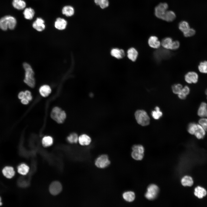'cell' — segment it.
I'll list each match as a JSON object with an SVG mask.
<instances>
[{
	"label": "cell",
	"mask_w": 207,
	"mask_h": 207,
	"mask_svg": "<svg viewBox=\"0 0 207 207\" xmlns=\"http://www.w3.org/2000/svg\"><path fill=\"white\" fill-rule=\"evenodd\" d=\"M168 8V4L166 3H159L155 8L154 14L158 18L163 20L165 13Z\"/></svg>",
	"instance_id": "6"
},
{
	"label": "cell",
	"mask_w": 207,
	"mask_h": 207,
	"mask_svg": "<svg viewBox=\"0 0 207 207\" xmlns=\"http://www.w3.org/2000/svg\"><path fill=\"white\" fill-rule=\"evenodd\" d=\"M183 87L182 85L180 84H174L172 87V92L174 94H178L181 92Z\"/></svg>",
	"instance_id": "39"
},
{
	"label": "cell",
	"mask_w": 207,
	"mask_h": 207,
	"mask_svg": "<svg viewBox=\"0 0 207 207\" xmlns=\"http://www.w3.org/2000/svg\"><path fill=\"white\" fill-rule=\"evenodd\" d=\"M63 14L66 16L70 17L74 14V8L70 5H66L64 6L62 10Z\"/></svg>",
	"instance_id": "24"
},
{
	"label": "cell",
	"mask_w": 207,
	"mask_h": 207,
	"mask_svg": "<svg viewBox=\"0 0 207 207\" xmlns=\"http://www.w3.org/2000/svg\"><path fill=\"white\" fill-rule=\"evenodd\" d=\"M18 97L20 99H21L25 97L24 91H22L20 92L18 94Z\"/></svg>",
	"instance_id": "45"
},
{
	"label": "cell",
	"mask_w": 207,
	"mask_h": 207,
	"mask_svg": "<svg viewBox=\"0 0 207 207\" xmlns=\"http://www.w3.org/2000/svg\"><path fill=\"white\" fill-rule=\"evenodd\" d=\"M2 205V203L1 202V198L0 197V206Z\"/></svg>",
	"instance_id": "47"
},
{
	"label": "cell",
	"mask_w": 207,
	"mask_h": 207,
	"mask_svg": "<svg viewBox=\"0 0 207 207\" xmlns=\"http://www.w3.org/2000/svg\"><path fill=\"white\" fill-rule=\"evenodd\" d=\"M94 2L102 9L107 8L109 5L108 0H94Z\"/></svg>",
	"instance_id": "34"
},
{
	"label": "cell",
	"mask_w": 207,
	"mask_h": 207,
	"mask_svg": "<svg viewBox=\"0 0 207 207\" xmlns=\"http://www.w3.org/2000/svg\"><path fill=\"white\" fill-rule=\"evenodd\" d=\"M198 127V124L194 122L190 123L187 126V131L190 134L194 135Z\"/></svg>",
	"instance_id": "32"
},
{
	"label": "cell",
	"mask_w": 207,
	"mask_h": 207,
	"mask_svg": "<svg viewBox=\"0 0 207 207\" xmlns=\"http://www.w3.org/2000/svg\"><path fill=\"white\" fill-rule=\"evenodd\" d=\"M131 156L132 158L135 160H141L143 158L144 153L137 151L132 150Z\"/></svg>",
	"instance_id": "35"
},
{
	"label": "cell",
	"mask_w": 207,
	"mask_h": 207,
	"mask_svg": "<svg viewBox=\"0 0 207 207\" xmlns=\"http://www.w3.org/2000/svg\"><path fill=\"white\" fill-rule=\"evenodd\" d=\"M155 59L158 61L168 59L171 56V53L168 49H160L155 51L154 53Z\"/></svg>",
	"instance_id": "7"
},
{
	"label": "cell",
	"mask_w": 207,
	"mask_h": 207,
	"mask_svg": "<svg viewBox=\"0 0 207 207\" xmlns=\"http://www.w3.org/2000/svg\"><path fill=\"white\" fill-rule=\"evenodd\" d=\"M152 115L154 119L158 120L162 116V113L160 111L159 108L156 106L155 107V110L152 111Z\"/></svg>",
	"instance_id": "33"
},
{
	"label": "cell",
	"mask_w": 207,
	"mask_h": 207,
	"mask_svg": "<svg viewBox=\"0 0 207 207\" xmlns=\"http://www.w3.org/2000/svg\"><path fill=\"white\" fill-rule=\"evenodd\" d=\"M78 137L77 135L75 133L70 134L67 137V140L70 143H76L78 141Z\"/></svg>",
	"instance_id": "37"
},
{
	"label": "cell",
	"mask_w": 207,
	"mask_h": 207,
	"mask_svg": "<svg viewBox=\"0 0 207 207\" xmlns=\"http://www.w3.org/2000/svg\"><path fill=\"white\" fill-rule=\"evenodd\" d=\"M159 191L158 187L155 184H152L147 187L145 197L147 199L152 200L157 197Z\"/></svg>",
	"instance_id": "5"
},
{
	"label": "cell",
	"mask_w": 207,
	"mask_h": 207,
	"mask_svg": "<svg viewBox=\"0 0 207 207\" xmlns=\"http://www.w3.org/2000/svg\"><path fill=\"white\" fill-rule=\"evenodd\" d=\"M32 26L34 28L39 32L43 31L45 28L44 20L39 17L37 18L33 22Z\"/></svg>",
	"instance_id": "10"
},
{
	"label": "cell",
	"mask_w": 207,
	"mask_h": 207,
	"mask_svg": "<svg viewBox=\"0 0 207 207\" xmlns=\"http://www.w3.org/2000/svg\"><path fill=\"white\" fill-rule=\"evenodd\" d=\"M29 101L26 98H24L21 99V103L24 105L28 104L29 103Z\"/></svg>",
	"instance_id": "46"
},
{
	"label": "cell",
	"mask_w": 207,
	"mask_h": 207,
	"mask_svg": "<svg viewBox=\"0 0 207 207\" xmlns=\"http://www.w3.org/2000/svg\"><path fill=\"white\" fill-rule=\"evenodd\" d=\"M180 46V43L178 41H173L171 49L176 50L178 49Z\"/></svg>",
	"instance_id": "43"
},
{
	"label": "cell",
	"mask_w": 207,
	"mask_h": 207,
	"mask_svg": "<svg viewBox=\"0 0 207 207\" xmlns=\"http://www.w3.org/2000/svg\"><path fill=\"white\" fill-rule=\"evenodd\" d=\"M12 5L14 8L19 10L24 9L26 5L25 2L23 0H13Z\"/></svg>",
	"instance_id": "27"
},
{
	"label": "cell",
	"mask_w": 207,
	"mask_h": 207,
	"mask_svg": "<svg viewBox=\"0 0 207 207\" xmlns=\"http://www.w3.org/2000/svg\"><path fill=\"white\" fill-rule=\"evenodd\" d=\"M198 115L201 118H207V103L204 102L200 104L197 112Z\"/></svg>",
	"instance_id": "12"
},
{
	"label": "cell",
	"mask_w": 207,
	"mask_h": 207,
	"mask_svg": "<svg viewBox=\"0 0 207 207\" xmlns=\"http://www.w3.org/2000/svg\"><path fill=\"white\" fill-rule=\"evenodd\" d=\"M122 197L126 201L131 202L134 200L135 195V193L132 191H128L124 192L122 194Z\"/></svg>",
	"instance_id": "21"
},
{
	"label": "cell",
	"mask_w": 207,
	"mask_h": 207,
	"mask_svg": "<svg viewBox=\"0 0 207 207\" xmlns=\"http://www.w3.org/2000/svg\"><path fill=\"white\" fill-rule=\"evenodd\" d=\"M127 54L128 58L132 61L134 62L137 57L138 53L135 48L131 47L128 50Z\"/></svg>",
	"instance_id": "17"
},
{
	"label": "cell",
	"mask_w": 207,
	"mask_h": 207,
	"mask_svg": "<svg viewBox=\"0 0 207 207\" xmlns=\"http://www.w3.org/2000/svg\"><path fill=\"white\" fill-rule=\"evenodd\" d=\"M132 150H135L144 153V148L141 145H135L132 147Z\"/></svg>",
	"instance_id": "42"
},
{
	"label": "cell",
	"mask_w": 207,
	"mask_h": 207,
	"mask_svg": "<svg viewBox=\"0 0 207 207\" xmlns=\"http://www.w3.org/2000/svg\"><path fill=\"white\" fill-rule=\"evenodd\" d=\"M9 24V16H6L0 19V28L4 30H6Z\"/></svg>",
	"instance_id": "22"
},
{
	"label": "cell",
	"mask_w": 207,
	"mask_h": 207,
	"mask_svg": "<svg viewBox=\"0 0 207 207\" xmlns=\"http://www.w3.org/2000/svg\"><path fill=\"white\" fill-rule=\"evenodd\" d=\"M67 22L65 19L61 18H57L54 23V26L56 28L62 30L65 29L67 26Z\"/></svg>",
	"instance_id": "11"
},
{
	"label": "cell",
	"mask_w": 207,
	"mask_h": 207,
	"mask_svg": "<svg viewBox=\"0 0 207 207\" xmlns=\"http://www.w3.org/2000/svg\"><path fill=\"white\" fill-rule=\"evenodd\" d=\"M148 43L150 47L155 49L158 48L161 44L158 38L155 36H150L148 39Z\"/></svg>",
	"instance_id": "13"
},
{
	"label": "cell",
	"mask_w": 207,
	"mask_h": 207,
	"mask_svg": "<svg viewBox=\"0 0 207 207\" xmlns=\"http://www.w3.org/2000/svg\"><path fill=\"white\" fill-rule=\"evenodd\" d=\"M172 42V39L170 37H166L162 40L161 43L164 48L171 49Z\"/></svg>",
	"instance_id": "26"
},
{
	"label": "cell",
	"mask_w": 207,
	"mask_h": 207,
	"mask_svg": "<svg viewBox=\"0 0 207 207\" xmlns=\"http://www.w3.org/2000/svg\"><path fill=\"white\" fill-rule=\"evenodd\" d=\"M23 67L25 70V77L24 82L31 88H33L35 85V80L34 77V73L31 66L28 63L24 62Z\"/></svg>",
	"instance_id": "1"
},
{
	"label": "cell",
	"mask_w": 207,
	"mask_h": 207,
	"mask_svg": "<svg viewBox=\"0 0 207 207\" xmlns=\"http://www.w3.org/2000/svg\"><path fill=\"white\" fill-rule=\"evenodd\" d=\"M53 140L51 136H47L43 137L42 141L43 145L45 147H48L51 145L53 143Z\"/></svg>",
	"instance_id": "31"
},
{
	"label": "cell",
	"mask_w": 207,
	"mask_h": 207,
	"mask_svg": "<svg viewBox=\"0 0 207 207\" xmlns=\"http://www.w3.org/2000/svg\"><path fill=\"white\" fill-rule=\"evenodd\" d=\"M35 12L34 10L31 7L25 8L23 12L25 18L27 20H31L34 17Z\"/></svg>",
	"instance_id": "25"
},
{
	"label": "cell",
	"mask_w": 207,
	"mask_h": 207,
	"mask_svg": "<svg viewBox=\"0 0 207 207\" xmlns=\"http://www.w3.org/2000/svg\"><path fill=\"white\" fill-rule=\"evenodd\" d=\"M176 17V14L174 12L167 10L165 13L163 20L168 22H171L175 19Z\"/></svg>",
	"instance_id": "28"
},
{
	"label": "cell",
	"mask_w": 207,
	"mask_h": 207,
	"mask_svg": "<svg viewBox=\"0 0 207 207\" xmlns=\"http://www.w3.org/2000/svg\"><path fill=\"white\" fill-rule=\"evenodd\" d=\"M179 28L181 31L183 32L190 28L188 23L187 22L183 21L179 23Z\"/></svg>",
	"instance_id": "36"
},
{
	"label": "cell",
	"mask_w": 207,
	"mask_h": 207,
	"mask_svg": "<svg viewBox=\"0 0 207 207\" xmlns=\"http://www.w3.org/2000/svg\"><path fill=\"white\" fill-rule=\"evenodd\" d=\"M205 93L207 96V89L205 91Z\"/></svg>",
	"instance_id": "48"
},
{
	"label": "cell",
	"mask_w": 207,
	"mask_h": 207,
	"mask_svg": "<svg viewBox=\"0 0 207 207\" xmlns=\"http://www.w3.org/2000/svg\"><path fill=\"white\" fill-rule=\"evenodd\" d=\"M112 55L117 59H121L125 56L124 51L122 49L118 48L112 49L111 51Z\"/></svg>",
	"instance_id": "19"
},
{
	"label": "cell",
	"mask_w": 207,
	"mask_h": 207,
	"mask_svg": "<svg viewBox=\"0 0 207 207\" xmlns=\"http://www.w3.org/2000/svg\"><path fill=\"white\" fill-rule=\"evenodd\" d=\"M198 123L207 132V118H201L199 120Z\"/></svg>",
	"instance_id": "40"
},
{
	"label": "cell",
	"mask_w": 207,
	"mask_h": 207,
	"mask_svg": "<svg viewBox=\"0 0 207 207\" xmlns=\"http://www.w3.org/2000/svg\"><path fill=\"white\" fill-rule=\"evenodd\" d=\"M136 120L138 124L142 126H146L150 123V118L147 112L143 110H138L135 113Z\"/></svg>",
	"instance_id": "3"
},
{
	"label": "cell",
	"mask_w": 207,
	"mask_h": 207,
	"mask_svg": "<svg viewBox=\"0 0 207 207\" xmlns=\"http://www.w3.org/2000/svg\"><path fill=\"white\" fill-rule=\"evenodd\" d=\"M200 72L203 73H207V61H204L200 63L198 67Z\"/></svg>",
	"instance_id": "38"
},
{
	"label": "cell",
	"mask_w": 207,
	"mask_h": 207,
	"mask_svg": "<svg viewBox=\"0 0 207 207\" xmlns=\"http://www.w3.org/2000/svg\"><path fill=\"white\" fill-rule=\"evenodd\" d=\"M39 92L42 96L44 97H47L51 93V89L50 87L48 85H43L40 88Z\"/></svg>",
	"instance_id": "18"
},
{
	"label": "cell",
	"mask_w": 207,
	"mask_h": 207,
	"mask_svg": "<svg viewBox=\"0 0 207 207\" xmlns=\"http://www.w3.org/2000/svg\"><path fill=\"white\" fill-rule=\"evenodd\" d=\"M198 74L194 72H189L185 76V81L189 84L195 83L198 81Z\"/></svg>",
	"instance_id": "9"
},
{
	"label": "cell",
	"mask_w": 207,
	"mask_h": 207,
	"mask_svg": "<svg viewBox=\"0 0 207 207\" xmlns=\"http://www.w3.org/2000/svg\"><path fill=\"white\" fill-rule=\"evenodd\" d=\"M2 172L4 176L8 179H11L13 177L15 173L13 167L8 166L4 167L2 170Z\"/></svg>",
	"instance_id": "14"
},
{
	"label": "cell",
	"mask_w": 207,
	"mask_h": 207,
	"mask_svg": "<svg viewBox=\"0 0 207 207\" xmlns=\"http://www.w3.org/2000/svg\"><path fill=\"white\" fill-rule=\"evenodd\" d=\"M50 116L53 120L59 124L64 122L66 117L65 112L58 107H55L53 108Z\"/></svg>",
	"instance_id": "2"
},
{
	"label": "cell",
	"mask_w": 207,
	"mask_h": 207,
	"mask_svg": "<svg viewBox=\"0 0 207 207\" xmlns=\"http://www.w3.org/2000/svg\"><path fill=\"white\" fill-rule=\"evenodd\" d=\"M181 182L183 186L191 187L193 184V181L191 176L185 175L182 178Z\"/></svg>",
	"instance_id": "23"
},
{
	"label": "cell",
	"mask_w": 207,
	"mask_h": 207,
	"mask_svg": "<svg viewBox=\"0 0 207 207\" xmlns=\"http://www.w3.org/2000/svg\"><path fill=\"white\" fill-rule=\"evenodd\" d=\"M194 194L195 196L200 199L202 198L206 195L207 191L203 187L198 186L194 189Z\"/></svg>",
	"instance_id": "15"
},
{
	"label": "cell",
	"mask_w": 207,
	"mask_h": 207,
	"mask_svg": "<svg viewBox=\"0 0 207 207\" xmlns=\"http://www.w3.org/2000/svg\"><path fill=\"white\" fill-rule=\"evenodd\" d=\"M206 133L205 130L199 124H198L197 129L194 135L195 137L199 139H202L204 138Z\"/></svg>",
	"instance_id": "20"
},
{
	"label": "cell",
	"mask_w": 207,
	"mask_h": 207,
	"mask_svg": "<svg viewBox=\"0 0 207 207\" xmlns=\"http://www.w3.org/2000/svg\"><path fill=\"white\" fill-rule=\"evenodd\" d=\"M25 98H26L29 101H31L32 99V96L31 92L28 90H26L24 91Z\"/></svg>",
	"instance_id": "44"
},
{
	"label": "cell",
	"mask_w": 207,
	"mask_h": 207,
	"mask_svg": "<svg viewBox=\"0 0 207 207\" xmlns=\"http://www.w3.org/2000/svg\"><path fill=\"white\" fill-rule=\"evenodd\" d=\"M190 91L189 87L188 86H185L183 87L181 92L178 94L179 97L182 99H185L189 94Z\"/></svg>",
	"instance_id": "30"
},
{
	"label": "cell",
	"mask_w": 207,
	"mask_h": 207,
	"mask_svg": "<svg viewBox=\"0 0 207 207\" xmlns=\"http://www.w3.org/2000/svg\"><path fill=\"white\" fill-rule=\"evenodd\" d=\"M110 164L108 156L106 154H103L98 157L95 162V166L97 168H103L108 166Z\"/></svg>",
	"instance_id": "4"
},
{
	"label": "cell",
	"mask_w": 207,
	"mask_h": 207,
	"mask_svg": "<svg viewBox=\"0 0 207 207\" xmlns=\"http://www.w3.org/2000/svg\"><path fill=\"white\" fill-rule=\"evenodd\" d=\"M29 170L28 166L24 163L20 164L17 168L18 172L22 175H26L28 172Z\"/></svg>",
	"instance_id": "29"
},
{
	"label": "cell",
	"mask_w": 207,
	"mask_h": 207,
	"mask_svg": "<svg viewBox=\"0 0 207 207\" xmlns=\"http://www.w3.org/2000/svg\"><path fill=\"white\" fill-rule=\"evenodd\" d=\"M91 141V137L86 134H83L78 138V142L80 145L84 146L89 145Z\"/></svg>",
	"instance_id": "16"
},
{
	"label": "cell",
	"mask_w": 207,
	"mask_h": 207,
	"mask_svg": "<svg viewBox=\"0 0 207 207\" xmlns=\"http://www.w3.org/2000/svg\"><path fill=\"white\" fill-rule=\"evenodd\" d=\"M183 33L185 37H189L194 35L195 34V31L193 29L189 28L186 31Z\"/></svg>",
	"instance_id": "41"
},
{
	"label": "cell",
	"mask_w": 207,
	"mask_h": 207,
	"mask_svg": "<svg viewBox=\"0 0 207 207\" xmlns=\"http://www.w3.org/2000/svg\"><path fill=\"white\" fill-rule=\"evenodd\" d=\"M62 187L59 182L55 181L53 182L49 187V191L52 195H56L59 194L62 191Z\"/></svg>",
	"instance_id": "8"
}]
</instances>
